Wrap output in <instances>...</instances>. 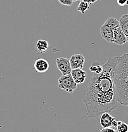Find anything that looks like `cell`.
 <instances>
[{"mask_svg": "<svg viewBox=\"0 0 128 132\" xmlns=\"http://www.w3.org/2000/svg\"><path fill=\"white\" fill-rule=\"evenodd\" d=\"M120 57L109 58L103 65L102 72L93 74L88 83L83 102L89 119L98 118L104 112H110L117 107L114 73Z\"/></svg>", "mask_w": 128, "mask_h": 132, "instance_id": "6da1fadb", "label": "cell"}, {"mask_svg": "<svg viewBox=\"0 0 128 132\" xmlns=\"http://www.w3.org/2000/svg\"><path fill=\"white\" fill-rule=\"evenodd\" d=\"M118 103L128 107V53L121 56L114 73Z\"/></svg>", "mask_w": 128, "mask_h": 132, "instance_id": "7a4b0ae2", "label": "cell"}, {"mask_svg": "<svg viewBox=\"0 0 128 132\" xmlns=\"http://www.w3.org/2000/svg\"><path fill=\"white\" fill-rule=\"evenodd\" d=\"M119 26V22L114 17H109L105 22L100 27V32L103 39L110 43H114L113 31L114 29Z\"/></svg>", "mask_w": 128, "mask_h": 132, "instance_id": "3957f363", "label": "cell"}, {"mask_svg": "<svg viewBox=\"0 0 128 132\" xmlns=\"http://www.w3.org/2000/svg\"><path fill=\"white\" fill-rule=\"evenodd\" d=\"M58 86L59 88L69 93H72L76 90L78 84L74 81L71 74L62 75L58 80Z\"/></svg>", "mask_w": 128, "mask_h": 132, "instance_id": "277c9868", "label": "cell"}, {"mask_svg": "<svg viewBox=\"0 0 128 132\" xmlns=\"http://www.w3.org/2000/svg\"><path fill=\"white\" fill-rule=\"evenodd\" d=\"M56 64L57 68L62 75H67L71 73L72 67L69 59L64 57H60L56 59Z\"/></svg>", "mask_w": 128, "mask_h": 132, "instance_id": "5b68a950", "label": "cell"}, {"mask_svg": "<svg viewBox=\"0 0 128 132\" xmlns=\"http://www.w3.org/2000/svg\"><path fill=\"white\" fill-rule=\"evenodd\" d=\"M113 39H114V43L118 45H122L127 42L126 36L122 31L120 26H117L114 29Z\"/></svg>", "mask_w": 128, "mask_h": 132, "instance_id": "8992f818", "label": "cell"}, {"mask_svg": "<svg viewBox=\"0 0 128 132\" xmlns=\"http://www.w3.org/2000/svg\"><path fill=\"white\" fill-rule=\"evenodd\" d=\"M72 69H82L85 63V58L82 54H75L71 56L69 59Z\"/></svg>", "mask_w": 128, "mask_h": 132, "instance_id": "52a82bcc", "label": "cell"}, {"mask_svg": "<svg viewBox=\"0 0 128 132\" xmlns=\"http://www.w3.org/2000/svg\"><path fill=\"white\" fill-rule=\"evenodd\" d=\"M71 75H72L73 79L74 81L76 82L77 84H82L85 81L86 78V71L82 70V69H72L71 71Z\"/></svg>", "mask_w": 128, "mask_h": 132, "instance_id": "ba28073f", "label": "cell"}, {"mask_svg": "<svg viewBox=\"0 0 128 132\" xmlns=\"http://www.w3.org/2000/svg\"><path fill=\"white\" fill-rule=\"evenodd\" d=\"M34 68L36 72L43 73L49 69V63L46 59H38L34 62Z\"/></svg>", "mask_w": 128, "mask_h": 132, "instance_id": "9c48e42d", "label": "cell"}, {"mask_svg": "<svg viewBox=\"0 0 128 132\" xmlns=\"http://www.w3.org/2000/svg\"><path fill=\"white\" fill-rule=\"evenodd\" d=\"M115 118L109 114V112H104L100 116V124L103 128L112 127V123Z\"/></svg>", "mask_w": 128, "mask_h": 132, "instance_id": "30bf717a", "label": "cell"}, {"mask_svg": "<svg viewBox=\"0 0 128 132\" xmlns=\"http://www.w3.org/2000/svg\"><path fill=\"white\" fill-rule=\"evenodd\" d=\"M49 48V44L45 39H39L36 43V50L38 53H44Z\"/></svg>", "mask_w": 128, "mask_h": 132, "instance_id": "8fae6325", "label": "cell"}, {"mask_svg": "<svg viewBox=\"0 0 128 132\" xmlns=\"http://www.w3.org/2000/svg\"><path fill=\"white\" fill-rule=\"evenodd\" d=\"M119 22V26L124 33L126 38L128 36V14L124 15L121 17Z\"/></svg>", "mask_w": 128, "mask_h": 132, "instance_id": "7c38bea8", "label": "cell"}, {"mask_svg": "<svg viewBox=\"0 0 128 132\" xmlns=\"http://www.w3.org/2000/svg\"><path fill=\"white\" fill-rule=\"evenodd\" d=\"M89 71L95 74H100L103 71V65L99 62L94 61L89 66Z\"/></svg>", "mask_w": 128, "mask_h": 132, "instance_id": "4fadbf2b", "label": "cell"}, {"mask_svg": "<svg viewBox=\"0 0 128 132\" xmlns=\"http://www.w3.org/2000/svg\"><path fill=\"white\" fill-rule=\"evenodd\" d=\"M89 8H90V7H89V4L86 2H84V1H81V2L79 3L78 7H77V10H78V12H81L82 14H84L86 11L89 10Z\"/></svg>", "mask_w": 128, "mask_h": 132, "instance_id": "5bb4252c", "label": "cell"}, {"mask_svg": "<svg viewBox=\"0 0 128 132\" xmlns=\"http://www.w3.org/2000/svg\"><path fill=\"white\" fill-rule=\"evenodd\" d=\"M117 130L118 132H128V125L125 122L118 121Z\"/></svg>", "mask_w": 128, "mask_h": 132, "instance_id": "9a60e30c", "label": "cell"}, {"mask_svg": "<svg viewBox=\"0 0 128 132\" xmlns=\"http://www.w3.org/2000/svg\"><path fill=\"white\" fill-rule=\"evenodd\" d=\"M58 1L60 4L65 6H71L73 3L71 0H58Z\"/></svg>", "mask_w": 128, "mask_h": 132, "instance_id": "2e32d148", "label": "cell"}, {"mask_svg": "<svg viewBox=\"0 0 128 132\" xmlns=\"http://www.w3.org/2000/svg\"><path fill=\"white\" fill-rule=\"evenodd\" d=\"M100 132H117V131L114 128L110 127V128H103V129H101Z\"/></svg>", "mask_w": 128, "mask_h": 132, "instance_id": "e0dca14e", "label": "cell"}, {"mask_svg": "<svg viewBox=\"0 0 128 132\" xmlns=\"http://www.w3.org/2000/svg\"><path fill=\"white\" fill-rule=\"evenodd\" d=\"M117 4L121 6L128 5V0H117Z\"/></svg>", "mask_w": 128, "mask_h": 132, "instance_id": "ac0fdd59", "label": "cell"}, {"mask_svg": "<svg viewBox=\"0 0 128 132\" xmlns=\"http://www.w3.org/2000/svg\"><path fill=\"white\" fill-rule=\"evenodd\" d=\"M81 1L87 3L89 5H90V4H93L94 3H95L97 0H81Z\"/></svg>", "mask_w": 128, "mask_h": 132, "instance_id": "d6986e66", "label": "cell"}, {"mask_svg": "<svg viewBox=\"0 0 128 132\" xmlns=\"http://www.w3.org/2000/svg\"><path fill=\"white\" fill-rule=\"evenodd\" d=\"M71 1H72V2H76V1H78L79 0H71Z\"/></svg>", "mask_w": 128, "mask_h": 132, "instance_id": "ffe728a7", "label": "cell"}]
</instances>
